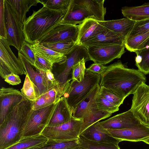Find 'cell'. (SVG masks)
<instances>
[{
    "label": "cell",
    "instance_id": "6da1fadb",
    "mask_svg": "<svg viewBox=\"0 0 149 149\" xmlns=\"http://www.w3.org/2000/svg\"><path fill=\"white\" fill-rule=\"evenodd\" d=\"M107 66L101 75L100 86L111 90L124 99L133 94L142 82L147 81L144 74L138 70L126 68L120 60Z\"/></svg>",
    "mask_w": 149,
    "mask_h": 149
},
{
    "label": "cell",
    "instance_id": "7a4b0ae2",
    "mask_svg": "<svg viewBox=\"0 0 149 149\" xmlns=\"http://www.w3.org/2000/svg\"><path fill=\"white\" fill-rule=\"evenodd\" d=\"M67 10H54L45 6L33 10L23 24L25 41L31 45L38 42L60 23Z\"/></svg>",
    "mask_w": 149,
    "mask_h": 149
},
{
    "label": "cell",
    "instance_id": "3957f363",
    "mask_svg": "<svg viewBox=\"0 0 149 149\" xmlns=\"http://www.w3.org/2000/svg\"><path fill=\"white\" fill-rule=\"evenodd\" d=\"M31 109V102L25 98L9 113L0 125V149H5L21 139L23 125Z\"/></svg>",
    "mask_w": 149,
    "mask_h": 149
},
{
    "label": "cell",
    "instance_id": "277c9868",
    "mask_svg": "<svg viewBox=\"0 0 149 149\" xmlns=\"http://www.w3.org/2000/svg\"><path fill=\"white\" fill-rule=\"evenodd\" d=\"M101 75L93 73L86 69L84 79L81 82L72 80L64 94L72 109L85 98L100 80Z\"/></svg>",
    "mask_w": 149,
    "mask_h": 149
},
{
    "label": "cell",
    "instance_id": "5b68a950",
    "mask_svg": "<svg viewBox=\"0 0 149 149\" xmlns=\"http://www.w3.org/2000/svg\"><path fill=\"white\" fill-rule=\"evenodd\" d=\"M57 103L37 110L31 109L23 125L22 138L40 134L47 126Z\"/></svg>",
    "mask_w": 149,
    "mask_h": 149
},
{
    "label": "cell",
    "instance_id": "8992f818",
    "mask_svg": "<svg viewBox=\"0 0 149 149\" xmlns=\"http://www.w3.org/2000/svg\"><path fill=\"white\" fill-rule=\"evenodd\" d=\"M83 119L73 117L69 121L56 126H47L40 134L48 140L63 141L78 139L83 124Z\"/></svg>",
    "mask_w": 149,
    "mask_h": 149
},
{
    "label": "cell",
    "instance_id": "52a82bcc",
    "mask_svg": "<svg viewBox=\"0 0 149 149\" xmlns=\"http://www.w3.org/2000/svg\"><path fill=\"white\" fill-rule=\"evenodd\" d=\"M4 17L6 40L10 46H14L19 51L25 41L23 25L7 0H4Z\"/></svg>",
    "mask_w": 149,
    "mask_h": 149
},
{
    "label": "cell",
    "instance_id": "ba28073f",
    "mask_svg": "<svg viewBox=\"0 0 149 149\" xmlns=\"http://www.w3.org/2000/svg\"><path fill=\"white\" fill-rule=\"evenodd\" d=\"M11 73L26 74L23 64L12 51L6 39L0 37V75L4 79Z\"/></svg>",
    "mask_w": 149,
    "mask_h": 149
},
{
    "label": "cell",
    "instance_id": "9c48e42d",
    "mask_svg": "<svg viewBox=\"0 0 149 149\" xmlns=\"http://www.w3.org/2000/svg\"><path fill=\"white\" fill-rule=\"evenodd\" d=\"M133 94L130 109L141 123L149 127V86L142 82Z\"/></svg>",
    "mask_w": 149,
    "mask_h": 149
},
{
    "label": "cell",
    "instance_id": "30bf717a",
    "mask_svg": "<svg viewBox=\"0 0 149 149\" xmlns=\"http://www.w3.org/2000/svg\"><path fill=\"white\" fill-rule=\"evenodd\" d=\"M85 48L90 60L103 65L120 58L126 52L124 44L93 45Z\"/></svg>",
    "mask_w": 149,
    "mask_h": 149
},
{
    "label": "cell",
    "instance_id": "8fae6325",
    "mask_svg": "<svg viewBox=\"0 0 149 149\" xmlns=\"http://www.w3.org/2000/svg\"><path fill=\"white\" fill-rule=\"evenodd\" d=\"M66 59L61 66L62 70L57 75L56 80L62 85H69L72 80V72L73 66L83 58L90 60L87 49L81 45L76 44L72 50L65 55Z\"/></svg>",
    "mask_w": 149,
    "mask_h": 149
},
{
    "label": "cell",
    "instance_id": "7c38bea8",
    "mask_svg": "<svg viewBox=\"0 0 149 149\" xmlns=\"http://www.w3.org/2000/svg\"><path fill=\"white\" fill-rule=\"evenodd\" d=\"M79 33L78 25L60 23L56 27L42 37L40 43L56 42L76 43Z\"/></svg>",
    "mask_w": 149,
    "mask_h": 149
},
{
    "label": "cell",
    "instance_id": "4fadbf2b",
    "mask_svg": "<svg viewBox=\"0 0 149 149\" xmlns=\"http://www.w3.org/2000/svg\"><path fill=\"white\" fill-rule=\"evenodd\" d=\"M26 98L21 92L12 88L0 89V125L13 108Z\"/></svg>",
    "mask_w": 149,
    "mask_h": 149
},
{
    "label": "cell",
    "instance_id": "5bb4252c",
    "mask_svg": "<svg viewBox=\"0 0 149 149\" xmlns=\"http://www.w3.org/2000/svg\"><path fill=\"white\" fill-rule=\"evenodd\" d=\"M69 86L55 85L47 91L40 95L35 100L30 101L31 109L37 110L57 103L63 96Z\"/></svg>",
    "mask_w": 149,
    "mask_h": 149
},
{
    "label": "cell",
    "instance_id": "9a60e30c",
    "mask_svg": "<svg viewBox=\"0 0 149 149\" xmlns=\"http://www.w3.org/2000/svg\"><path fill=\"white\" fill-rule=\"evenodd\" d=\"M107 130L113 137L122 141H142L149 137V127L141 123L124 129Z\"/></svg>",
    "mask_w": 149,
    "mask_h": 149
},
{
    "label": "cell",
    "instance_id": "2e32d148",
    "mask_svg": "<svg viewBox=\"0 0 149 149\" xmlns=\"http://www.w3.org/2000/svg\"><path fill=\"white\" fill-rule=\"evenodd\" d=\"M18 58L24 65L26 74L29 75L31 81L38 87L40 95L54 85L48 80L45 71L37 69L35 71L32 67V65L19 52H18Z\"/></svg>",
    "mask_w": 149,
    "mask_h": 149
},
{
    "label": "cell",
    "instance_id": "e0dca14e",
    "mask_svg": "<svg viewBox=\"0 0 149 149\" xmlns=\"http://www.w3.org/2000/svg\"><path fill=\"white\" fill-rule=\"evenodd\" d=\"M99 123L106 129L114 130L129 128L141 124L130 109Z\"/></svg>",
    "mask_w": 149,
    "mask_h": 149
},
{
    "label": "cell",
    "instance_id": "ac0fdd59",
    "mask_svg": "<svg viewBox=\"0 0 149 149\" xmlns=\"http://www.w3.org/2000/svg\"><path fill=\"white\" fill-rule=\"evenodd\" d=\"M78 26L79 33L76 44L80 45L109 30L99 24L97 20L92 18L86 19Z\"/></svg>",
    "mask_w": 149,
    "mask_h": 149
},
{
    "label": "cell",
    "instance_id": "d6986e66",
    "mask_svg": "<svg viewBox=\"0 0 149 149\" xmlns=\"http://www.w3.org/2000/svg\"><path fill=\"white\" fill-rule=\"evenodd\" d=\"M89 18L96 20L94 16L86 8L76 3L75 0H71L68 10L60 23L76 25Z\"/></svg>",
    "mask_w": 149,
    "mask_h": 149
},
{
    "label": "cell",
    "instance_id": "ffe728a7",
    "mask_svg": "<svg viewBox=\"0 0 149 149\" xmlns=\"http://www.w3.org/2000/svg\"><path fill=\"white\" fill-rule=\"evenodd\" d=\"M80 135L91 141L105 143L118 145L122 141L113 137L107 130L101 125L99 122L90 126Z\"/></svg>",
    "mask_w": 149,
    "mask_h": 149
},
{
    "label": "cell",
    "instance_id": "44dd1931",
    "mask_svg": "<svg viewBox=\"0 0 149 149\" xmlns=\"http://www.w3.org/2000/svg\"><path fill=\"white\" fill-rule=\"evenodd\" d=\"M100 85L97 84L88 94L72 110L73 117L83 119L91 112L98 110L96 99L99 94Z\"/></svg>",
    "mask_w": 149,
    "mask_h": 149
},
{
    "label": "cell",
    "instance_id": "7402d4cb",
    "mask_svg": "<svg viewBox=\"0 0 149 149\" xmlns=\"http://www.w3.org/2000/svg\"><path fill=\"white\" fill-rule=\"evenodd\" d=\"M72 113L66 97L62 96L58 102L47 126H57L69 121L73 117Z\"/></svg>",
    "mask_w": 149,
    "mask_h": 149
},
{
    "label": "cell",
    "instance_id": "603a6c76",
    "mask_svg": "<svg viewBox=\"0 0 149 149\" xmlns=\"http://www.w3.org/2000/svg\"><path fill=\"white\" fill-rule=\"evenodd\" d=\"M98 23L125 39L132 30L136 21L125 17L117 20L98 21Z\"/></svg>",
    "mask_w": 149,
    "mask_h": 149
},
{
    "label": "cell",
    "instance_id": "cb8c5ba5",
    "mask_svg": "<svg viewBox=\"0 0 149 149\" xmlns=\"http://www.w3.org/2000/svg\"><path fill=\"white\" fill-rule=\"evenodd\" d=\"M125 39L113 32L108 30L93 37L81 45L85 47L90 46L124 44Z\"/></svg>",
    "mask_w": 149,
    "mask_h": 149
},
{
    "label": "cell",
    "instance_id": "d4e9b609",
    "mask_svg": "<svg viewBox=\"0 0 149 149\" xmlns=\"http://www.w3.org/2000/svg\"><path fill=\"white\" fill-rule=\"evenodd\" d=\"M31 46L36 54L40 56L54 64L60 65L64 62L66 59L65 55L47 48L38 42L31 45Z\"/></svg>",
    "mask_w": 149,
    "mask_h": 149
},
{
    "label": "cell",
    "instance_id": "484cf974",
    "mask_svg": "<svg viewBox=\"0 0 149 149\" xmlns=\"http://www.w3.org/2000/svg\"><path fill=\"white\" fill-rule=\"evenodd\" d=\"M78 4L86 8L96 20L104 21L106 8L104 6V0H75Z\"/></svg>",
    "mask_w": 149,
    "mask_h": 149
},
{
    "label": "cell",
    "instance_id": "4316f807",
    "mask_svg": "<svg viewBox=\"0 0 149 149\" xmlns=\"http://www.w3.org/2000/svg\"><path fill=\"white\" fill-rule=\"evenodd\" d=\"M121 10L124 17L136 22L149 18V2L139 6H124Z\"/></svg>",
    "mask_w": 149,
    "mask_h": 149
},
{
    "label": "cell",
    "instance_id": "83f0119b",
    "mask_svg": "<svg viewBox=\"0 0 149 149\" xmlns=\"http://www.w3.org/2000/svg\"><path fill=\"white\" fill-rule=\"evenodd\" d=\"M14 9L17 16L23 24L26 20V14L32 6H36L38 3H41L39 0H7Z\"/></svg>",
    "mask_w": 149,
    "mask_h": 149
},
{
    "label": "cell",
    "instance_id": "f1b7e54d",
    "mask_svg": "<svg viewBox=\"0 0 149 149\" xmlns=\"http://www.w3.org/2000/svg\"><path fill=\"white\" fill-rule=\"evenodd\" d=\"M48 140L41 134L24 137L18 142L5 149H30L41 146Z\"/></svg>",
    "mask_w": 149,
    "mask_h": 149
},
{
    "label": "cell",
    "instance_id": "f546056e",
    "mask_svg": "<svg viewBox=\"0 0 149 149\" xmlns=\"http://www.w3.org/2000/svg\"><path fill=\"white\" fill-rule=\"evenodd\" d=\"M78 139L63 141L48 140L44 145L30 149H79Z\"/></svg>",
    "mask_w": 149,
    "mask_h": 149
},
{
    "label": "cell",
    "instance_id": "4dcf8cb0",
    "mask_svg": "<svg viewBox=\"0 0 149 149\" xmlns=\"http://www.w3.org/2000/svg\"><path fill=\"white\" fill-rule=\"evenodd\" d=\"M79 149H120L118 145L91 141L80 135L78 139Z\"/></svg>",
    "mask_w": 149,
    "mask_h": 149
},
{
    "label": "cell",
    "instance_id": "1f68e13d",
    "mask_svg": "<svg viewBox=\"0 0 149 149\" xmlns=\"http://www.w3.org/2000/svg\"><path fill=\"white\" fill-rule=\"evenodd\" d=\"M136 65L145 75L149 74V47L135 51Z\"/></svg>",
    "mask_w": 149,
    "mask_h": 149
},
{
    "label": "cell",
    "instance_id": "d6a6232c",
    "mask_svg": "<svg viewBox=\"0 0 149 149\" xmlns=\"http://www.w3.org/2000/svg\"><path fill=\"white\" fill-rule=\"evenodd\" d=\"M112 114L106 111L98 110L89 113L83 118L84 123L81 130L80 135L86 129L92 124L101 120L110 117Z\"/></svg>",
    "mask_w": 149,
    "mask_h": 149
},
{
    "label": "cell",
    "instance_id": "836d02e7",
    "mask_svg": "<svg viewBox=\"0 0 149 149\" xmlns=\"http://www.w3.org/2000/svg\"><path fill=\"white\" fill-rule=\"evenodd\" d=\"M21 92L22 95L30 101L35 100L40 96L38 87L31 81L27 74Z\"/></svg>",
    "mask_w": 149,
    "mask_h": 149
},
{
    "label": "cell",
    "instance_id": "e575fe53",
    "mask_svg": "<svg viewBox=\"0 0 149 149\" xmlns=\"http://www.w3.org/2000/svg\"><path fill=\"white\" fill-rule=\"evenodd\" d=\"M149 37V32L142 34L127 37L124 44L126 49L130 52H134Z\"/></svg>",
    "mask_w": 149,
    "mask_h": 149
},
{
    "label": "cell",
    "instance_id": "d590c367",
    "mask_svg": "<svg viewBox=\"0 0 149 149\" xmlns=\"http://www.w3.org/2000/svg\"><path fill=\"white\" fill-rule=\"evenodd\" d=\"M44 47L57 53L65 55L69 53L76 44V42H56L40 43Z\"/></svg>",
    "mask_w": 149,
    "mask_h": 149
},
{
    "label": "cell",
    "instance_id": "8d00e7d4",
    "mask_svg": "<svg viewBox=\"0 0 149 149\" xmlns=\"http://www.w3.org/2000/svg\"><path fill=\"white\" fill-rule=\"evenodd\" d=\"M99 94L115 106L119 107L125 100L114 92L103 86H100Z\"/></svg>",
    "mask_w": 149,
    "mask_h": 149
},
{
    "label": "cell",
    "instance_id": "74e56055",
    "mask_svg": "<svg viewBox=\"0 0 149 149\" xmlns=\"http://www.w3.org/2000/svg\"><path fill=\"white\" fill-rule=\"evenodd\" d=\"M88 61L83 58L74 65L72 67V80L81 81L84 78L85 70V63Z\"/></svg>",
    "mask_w": 149,
    "mask_h": 149
},
{
    "label": "cell",
    "instance_id": "f35d334b",
    "mask_svg": "<svg viewBox=\"0 0 149 149\" xmlns=\"http://www.w3.org/2000/svg\"><path fill=\"white\" fill-rule=\"evenodd\" d=\"M41 3L49 8L55 10H68L71 0H41Z\"/></svg>",
    "mask_w": 149,
    "mask_h": 149
},
{
    "label": "cell",
    "instance_id": "ab89813d",
    "mask_svg": "<svg viewBox=\"0 0 149 149\" xmlns=\"http://www.w3.org/2000/svg\"><path fill=\"white\" fill-rule=\"evenodd\" d=\"M97 109L112 113L118 111L119 107L114 106L106 99L98 94L96 99Z\"/></svg>",
    "mask_w": 149,
    "mask_h": 149
},
{
    "label": "cell",
    "instance_id": "60d3db41",
    "mask_svg": "<svg viewBox=\"0 0 149 149\" xmlns=\"http://www.w3.org/2000/svg\"><path fill=\"white\" fill-rule=\"evenodd\" d=\"M148 32L149 18L136 22L132 30L127 37L142 34Z\"/></svg>",
    "mask_w": 149,
    "mask_h": 149
},
{
    "label": "cell",
    "instance_id": "b9f144b4",
    "mask_svg": "<svg viewBox=\"0 0 149 149\" xmlns=\"http://www.w3.org/2000/svg\"><path fill=\"white\" fill-rule=\"evenodd\" d=\"M18 52L32 66H34L36 59V54L32 50L30 44L25 41Z\"/></svg>",
    "mask_w": 149,
    "mask_h": 149
},
{
    "label": "cell",
    "instance_id": "7bdbcfd3",
    "mask_svg": "<svg viewBox=\"0 0 149 149\" xmlns=\"http://www.w3.org/2000/svg\"><path fill=\"white\" fill-rule=\"evenodd\" d=\"M35 54L36 59L34 67L36 69L44 71H52L54 64L40 56Z\"/></svg>",
    "mask_w": 149,
    "mask_h": 149
},
{
    "label": "cell",
    "instance_id": "ee69618b",
    "mask_svg": "<svg viewBox=\"0 0 149 149\" xmlns=\"http://www.w3.org/2000/svg\"><path fill=\"white\" fill-rule=\"evenodd\" d=\"M0 37L6 38V32L4 17V0H0Z\"/></svg>",
    "mask_w": 149,
    "mask_h": 149
},
{
    "label": "cell",
    "instance_id": "f6af8a7d",
    "mask_svg": "<svg viewBox=\"0 0 149 149\" xmlns=\"http://www.w3.org/2000/svg\"><path fill=\"white\" fill-rule=\"evenodd\" d=\"M107 68V66H105L103 65L94 63L87 69L92 72L101 75L104 72Z\"/></svg>",
    "mask_w": 149,
    "mask_h": 149
},
{
    "label": "cell",
    "instance_id": "bcb514c9",
    "mask_svg": "<svg viewBox=\"0 0 149 149\" xmlns=\"http://www.w3.org/2000/svg\"><path fill=\"white\" fill-rule=\"evenodd\" d=\"M4 81L9 84L13 86L19 84L21 82V79L18 75L11 73L6 76Z\"/></svg>",
    "mask_w": 149,
    "mask_h": 149
},
{
    "label": "cell",
    "instance_id": "7dc6e473",
    "mask_svg": "<svg viewBox=\"0 0 149 149\" xmlns=\"http://www.w3.org/2000/svg\"><path fill=\"white\" fill-rule=\"evenodd\" d=\"M45 72L47 79L52 84L55 85L59 83L55 78L52 71L47 70L45 71Z\"/></svg>",
    "mask_w": 149,
    "mask_h": 149
},
{
    "label": "cell",
    "instance_id": "c3c4849f",
    "mask_svg": "<svg viewBox=\"0 0 149 149\" xmlns=\"http://www.w3.org/2000/svg\"><path fill=\"white\" fill-rule=\"evenodd\" d=\"M148 47H149V37L141 45L137 50Z\"/></svg>",
    "mask_w": 149,
    "mask_h": 149
},
{
    "label": "cell",
    "instance_id": "681fc988",
    "mask_svg": "<svg viewBox=\"0 0 149 149\" xmlns=\"http://www.w3.org/2000/svg\"><path fill=\"white\" fill-rule=\"evenodd\" d=\"M142 141L147 144H149V137L143 140Z\"/></svg>",
    "mask_w": 149,
    "mask_h": 149
}]
</instances>
